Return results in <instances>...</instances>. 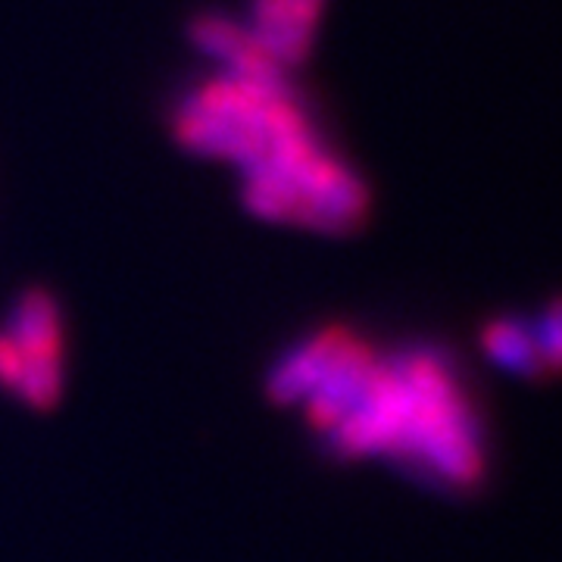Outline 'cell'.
Segmentation results:
<instances>
[{"label":"cell","mask_w":562,"mask_h":562,"mask_svg":"<svg viewBox=\"0 0 562 562\" xmlns=\"http://www.w3.org/2000/svg\"><path fill=\"white\" fill-rule=\"evenodd\" d=\"M279 401L306 403L344 453H391L443 482L482 472L479 425L435 353L379 362L350 335H319L272 372Z\"/></svg>","instance_id":"1"},{"label":"cell","mask_w":562,"mask_h":562,"mask_svg":"<svg viewBox=\"0 0 562 562\" xmlns=\"http://www.w3.org/2000/svg\"><path fill=\"white\" fill-rule=\"evenodd\" d=\"M176 135L194 154L241 166L244 201L266 220L341 232L366 210L362 181L322 144L288 79L203 81L181 101Z\"/></svg>","instance_id":"2"},{"label":"cell","mask_w":562,"mask_h":562,"mask_svg":"<svg viewBox=\"0 0 562 562\" xmlns=\"http://www.w3.org/2000/svg\"><path fill=\"white\" fill-rule=\"evenodd\" d=\"M191 38L206 57L222 63L225 72H232V76L262 81L288 79V69H281L279 63L262 50V44L250 35V29L244 22L210 13V16L194 20Z\"/></svg>","instance_id":"5"},{"label":"cell","mask_w":562,"mask_h":562,"mask_svg":"<svg viewBox=\"0 0 562 562\" xmlns=\"http://www.w3.org/2000/svg\"><path fill=\"white\" fill-rule=\"evenodd\" d=\"M325 0H250V35L281 69L301 66L316 41Z\"/></svg>","instance_id":"4"},{"label":"cell","mask_w":562,"mask_h":562,"mask_svg":"<svg viewBox=\"0 0 562 562\" xmlns=\"http://www.w3.org/2000/svg\"><path fill=\"white\" fill-rule=\"evenodd\" d=\"M0 382L32 406H50L60 394V319L44 294H25L10 328L0 335Z\"/></svg>","instance_id":"3"},{"label":"cell","mask_w":562,"mask_h":562,"mask_svg":"<svg viewBox=\"0 0 562 562\" xmlns=\"http://www.w3.org/2000/svg\"><path fill=\"white\" fill-rule=\"evenodd\" d=\"M484 347L501 366L522 375H535L547 362L538 341V328H525L522 322H494L484 335Z\"/></svg>","instance_id":"6"}]
</instances>
